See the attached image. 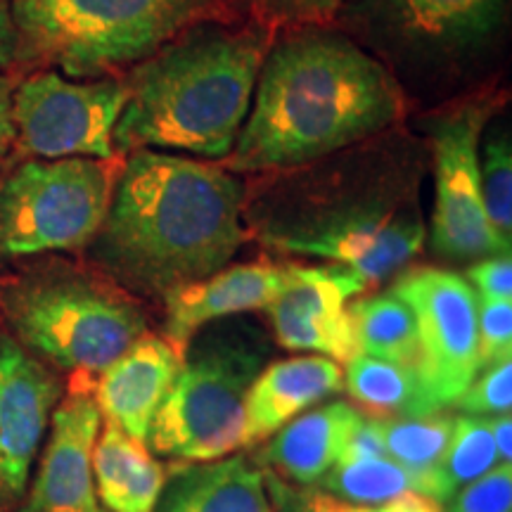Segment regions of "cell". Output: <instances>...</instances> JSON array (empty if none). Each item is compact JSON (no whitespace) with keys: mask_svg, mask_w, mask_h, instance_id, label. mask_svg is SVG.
<instances>
[{"mask_svg":"<svg viewBox=\"0 0 512 512\" xmlns=\"http://www.w3.org/2000/svg\"><path fill=\"white\" fill-rule=\"evenodd\" d=\"M247 185L223 164L157 150L119 166L91 261L133 297L162 299L226 268L247 242Z\"/></svg>","mask_w":512,"mask_h":512,"instance_id":"obj_3","label":"cell"},{"mask_svg":"<svg viewBox=\"0 0 512 512\" xmlns=\"http://www.w3.org/2000/svg\"><path fill=\"white\" fill-rule=\"evenodd\" d=\"M102 415L86 392H72L50 415L38 475L19 512H102L93 479V446Z\"/></svg>","mask_w":512,"mask_h":512,"instance_id":"obj_15","label":"cell"},{"mask_svg":"<svg viewBox=\"0 0 512 512\" xmlns=\"http://www.w3.org/2000/svg\"><path fill=\"white\" fill-rule=\"evenodd\" d=\"M93 479L98 498L112 512H155L166 482L164 467L145 444L112 422L95 439Z\"/></svg>","mask_w":512,"mask_h":512,"instance_id":"obj_21","label":"cell"},{"mask_svg":"<svg viewBox=\"0 0 512 512\" xmlns=\"http://www.w3.org/2000/svg\"><path fill=\"white\" fill-rule=\"evenodd\" d=\"M344 373L325 356H299L280 361L256 375L245 396L242 446L273 437L313 403L342 392Z\"/></svg>","mask_w":512,"mask_h":512,"instance_id":"obj_18","label":"cell"},{"mask_svg":"<svg viewBox=\"0 0 512 512\" xmlns=\"http://www.w3.org/2000/svg\"><path fill=\"white\" fill-rule=\"evenodd\" d=\"M482 370L512 358V302H477Z\"/></svg>","mask_w":512,"mask_h":512,"instance_id":"obj_32","label":"cell"},{"mask_svg":"<svg viewBox=\"0 0 512 512\" xmlns=\"http://www.w3.org/2000/svg\"><path fill=\"white\" fill-rule=\"evenodd\" d=\"M266 356V337L238 316L197 330L152 420V451L185 463H211L238 451L245 396Z\"/></svg>","mask_w":512,"mask_h":512,"instance_id":"obj_7","label":"cell"},{"mask_svg":"<svg viewBox=\"0 0 512 512\" xmlns=\"http://www.w3.org/2000/svg\"><path fill=\"white\" fill-rule=\"evenodd\" d=\"M320 486L332 496L349 503L377 505L406 494H420L434 501H448L439 472H415L392 458L339 460L320 479Z\"/></svg>","mask_w":512,"mask_h":512,"instance_id":"obj_22","label":"cell"},{"mask_svg":"<svg viewBox=\"0 0 512 512\" xmlns=\"http://www.w3.org/2000/svg\"><path fill=\"white\" fill-rule=\"evenodd\" d=\"M361 415L344 401L304 413L275 432V439L259 453V460L285 482L316 484L339 463Z\"/></svg>","mask_w":512,"mask_h":512,"instance_id":"obj_19","label":"cell"},{"mask_svg":"<svg viewBox=\"0 0 512 512\" xmlns=\"http://www.w3.org/2000/svg\"><path fill=\"white\" fill-rule=\"evenodd\" d=\"M335 24L422 110L486 91L508 55L512 0H344Z\"/></svg>","mask_w":512,"mask_h":512,"instance_id":"obj_5","label":"cell"},{"mask_svg":"<svg viewBox=\"0 0 512 512\" xmlns=\"http://www.w3.org/2000/svg\"><path fill=\"white\" fill-rule=\"evenodd\" d=\"M366 287L347 266H285L283 290L264 309L280 347L349 363L358 354L349 302Z\"/></svg>","mask_w":512,"mask_h":512,"instance_id":"obj_13","label":"cell"},{"mask_svg":"<svg viewBox=\"0 0 512 512\" xmlns=\"http://www.w3.org/2000/svg\"><path fill=\"white\" fill-rule=\"evenodd\" d=\"M124 102L121 76L76 81L43 69L12 93L15 145L36 159H114L112 131Z\"/></svg>","mask_w":512,"mask_h":512,"instance_id":"obj_11","label":"cell"},{"mask_svg":"<svg viewBox=\"0 0 512 512\" xmlns=\"http://www.w3.org/2000/svg\"><path fill=\"white\" fill-rule=\"evenodd\" d=\"M344 0H249L256 19L268 27H297V24H335Z\"/></svg>","mask_w":512,"mask_h":512,"instance_id":"obj_31","label":"cell"},{"mask_svg":"<svg viewBox=\"0 0 512 512\" xmlns=\"http://www.w3.org/2000/svg\"><path fill=\"white\" fill-rule=\"evenodd\" d=\"M17 62V29L12 0H0V74Z\"/></svg>","mask_w":512,"mask_h":512,"instance_id":"obj_36","label":"cell"},{"mask_svg":"<svg viewBox=\"0 0 512 512\" xmlns=\"http://www.w3.org/2000/svg\"><path fill=\"white\" fill-rule=\"evenodd\" d=\"M394 292L411 306L418 323V373L427 413L456 403L482 373L477 335V297L463 275L444 268H413Z\"/></svg>","mask_w":512,"mask_h":512,"instance_id":"obj_12","label":"cell"},{"mask_svg":"<svg viewBox=\"0 0 512 512\" xmlns=\"http://www.w3.org/2000/svg\"><path fill=\"white\" fill-rule=\"evenodd\" d=\"M285 285V266L271 261L226 266L209 278L183 285L164 297V339L183 356L185 347L214 320L264 311Z\"/></svg>","mask_w":512,"mask_h":512,"instance_id":"obj_16","label":"cell"},{"mask_svg":"<svg viewBox=\"0 0 512 512\" xmlns=\"http://www.w3.org/2000/svg\"><path fill=\"white\" fill-rule=\"evenodd\" d=\"M486 427H489L491 439H494L498 460L501 463H512V415H491V418H486Z\"/></svg>","mask_w":512,"mask_h":512,"instance_id":"obj_37","label":"cell"},{"mask_svg":"<svg viewBox=\"0 0 512 512\" xmlns=\"http://www.w3.org/2000/svg\"><path fill=\"white\" fill-rule=\"evenodd\" d=\"M460 411L470 415L510 413L512 408V358L489 366L472 380L465 394L456 401Z\"/></svg>","mask_w":512,"mask_h":512,"instance_id":"obj_30","label":"cell"},{"mask_svg":"<svg viewBox=\"0 0 512 512\" xmlns=\"http://www.w3.org/2000/svg\"><path fill=\"white\" fill-rule=\"evenodd\" d=\"M363 458H389L387 446H384L382 420H373L361 415L358 425L351 432V437L344 446V453L339 460H363Z\"/></svg>","mask_w":512,"mask_h":512,"instance_id":"obj_34","label":"cell"},{"mask_svg":"<svg viewBox=\"0 0 512 512\" xmlns=\"http://www.w3.org/2000/svg\"><path fill=\"white\" fill-rule=\"evenodd\" d=\"M387 456L415 472H437L453 434L448 415H420V418L382 420Z\"/></svg>","mask_w":512,"mask_h":512,"instance_id":"obj_26","label":"cell"},{"mask_svg":"<svg viewBox=\"0 0 512 512\" xmlns=\"http://www.w3.org/2000/svg\"><path fill=\"white\" fill-rule=\"evenodd\" d=\"M183 356L164 337L145 332L100 373L95 406L107 422L145 444L152 420L174 384Z\"/></svg>","mask_w":512,"mask_h":512,"instance_id":"obj_17","label":"cell"},{"mask_svg":"<svg viewBox=\"0 0 512 512\" xmlns=\"http://www.w3.org/2000/svg\"><path fill=\"white\" fill-rule=\"evenodd\" d=\"M503 107L498 91H479L425 110L411 126L430 145L434 209L432 252L448 261L510 254V242L491 228L479 176V143L489 119Z\"/></svg>","mask_w":512,"mask_h":512,"instance_id":"obj_10","label":"cell"},{"mask_svg":"<svg viewBox=\"0 0 512 512\" xmlns=\"http://www.w3.org/2000/svg\"><path fill=\"white\" fill-rule=\"evenodd\" d=\"M358 354L415 368L420 356V337L415 316L403 299L392 292L361 297L349 304Z\"/></svg>","mask_w":512,"mask_h":512,"instance_id":"obj_23","label":"cell"},{"mask_svg":"<svg viewBox=\"0 0 512 512\" xmlns=\"http://www.w3.org/2000/svg\"><path fill=\"white\" fill-rule=\"evenodd\" d=\"M479 176L486 216L496 235L512 245V131L503 107L489 119L479 143Z\"/></svg>","mask_w":512,"mask_h":512,"instance_id":"obj_25","label":"cell"},{"mask_svg":"<svg viewBox=\"0 0 512 512\" xmlns=\"http://www.w3.org/2000/svg\"><path fill=\"white\" fill-rule=\"evenodd\" d=\"M0 311L22 347L81 373H102L147 332L133 294L64 264L8 280L0 287Z\"/></svg>","mask_w":512,"mask_h":512,"instance_id":"obj_8","label":"cell"},{"mask_svg":"<svg viewBox=\"0 0 512 512\" xmlns=\"http://www.w3.org/2000/svg\"><path fill=\"white\" fill-rule=\"evenodd\" d=\"M448 512H510L512 508V465L498 463L482 477L460 486L451 496Z\"/></svg>","mask_w":512,"mask_h":512,"instance_id":"obj_29","label":"cell"},{"mask_svg":"<svg viewBox=\"0 0 512 512\" xmlns=\"http://www.w3.org/2000/svg\"><path fill=\"white\" fill-rule=\"evenodd\" d=\"M408 107L384 64L337 24L280 27L221 164L238 176L297 169L403 124Z\"/></svg>","mask_w":512,"mask_h":512,"instance_id":"obj_2","label":"cell"},{"mask_svg":"<svg viewBox=\"0 0 512 512\" xmlns=\"http://www.w3.org/2000/svg\"><path fill=\"white\" fill-rule=\"evenodd\" d=\"M477 302H512V259L494 254L472 261L465 275Z\"/></svg>","mask_w":512,"mask_h":512,"instance_id":"obj_33","label":"cell"},{"mask_svg":"<svg viewBox=\"0 0 512 512\" xmlns=\"http://www.w3.org/2000/svg\"><path fill=\"white\" fill-rule=\"evenodd\" d=\"M155 512H268L264 472L245 458H221L176 470Z\"/></svg>","mask_w":512,"mask_h":512,"instance_id":"obj_20","label":"cell"},{"mask_svg":"<svg viewBox=\"0 0 512 512\" xmlns=\"http://www.w3.org/2000/svg\"><path fill=\"white\" fill-rule=\"evenodd\" d=\"M498 460L494 439L484 418H458L453 420V434L439 463V479L446 498L456 494L460 486L486 475Z\"/></svg>","mask_w":512,"mask_h":512,"instance_id":"obj_28","label":"cell"},{"mask_svg":"<svg viewBox=\"0 0 512 512\" xmlns=\"http://www.w3.org/2000/svg\"><path fill=\"white\" fill-rule=\"evenodd\" d=\"M60 384L17 339L0 335V505L19 501Z\"/></svg>","mask_w":512,"mask_h":512,"instance_id":"obj_14","label":"cell"},{"mask_svg":"<svg viewBox=\"0 0 512 512\" xmlns=\"http://www.w3.org/2000/svg\"><path fill=\"white\" fill-rule=\"evenodd\" d=\"M273 31L256 17H209L121 74L126 102L112 131L114 150H157L204 162L230 157Z\"/></svg>","mask_w":512,"mask_h":512,"instance_id":"obj_4","label":"cell"},{"mask_svg":"<svg viewBox=\"0 0 512 512\" xmlns=\"http://www.w3.org/2000/svg\"><path fill=\"white\" fill-rule=\"evenodd\" d=\"M344 387L373 418H420L427 413L415 368L356 354L347 363Z\"/></svg>","mask_w":512,"mask_h":512,"instance_id":"obj_24","label":"cell"},{"mask_svg":"<svg viewBox=\"0 0 512 512\" xmlns=\"http://www.w3.org/2000/svg\"><path fill=\"white\" fill-rule=\"evenodd\" d=\"M226 0H12L17 60L67 79L121 76L190 24L226 17Z\"/></svg>","mask_w":512,"mask_h":512,"instance_id":"obj_6","label":"cell"},{"mask_svg":"<svg viewBox=\"0 0 512 512\" xmlns=\"http://www.w3.org/2000/svg\"><path fill=\"white\" fill-rule=\"evenodd\" d=\"M112 159H36L0 174V261L88 247L105 221Z\"/></svg>","mask_w":512,"mask_h":512,"instance_id":"obj_9","label":"cell"},{"mask_svg":"<svg viewBox=\"0 0 512 512\" xmlns=\"http://www.w3.org/2000/svg\"><path fill=\"white\" fill-rule=\"evenodd\" d=\"M15 76L0 74V162L10 155L15 145V121H12V93H15Z\"/></svg>","mask_w":512,"mask_h":512,"instance_id":"obj_35","label":"cell"},{"mask_svg":"<svg viewBox=\"0 0 512 512\" xmlns=\"http://www.w3.org/2000/svg\"><path fill=\"white\" fill-rule=\"evenodd\" d=\"M427 171L430 145L399 124L318 162L264 174L245 200V226L268 247L347 266L366 285L384 283L425 247Z\"/></svg>","mask_w":512,"mask_h":512,"instance_id":"obj_1","label":"cell"},{"mask_svg":"<svg viewBox=\"0 0 512 512\" xmlns=\"http://www.w3.org/2000/svg\"><path fill=\"white\" fill-rule=\"evenodd\" d=\"M268 512H444L441 503L420 494H406L387 503L361 505L328 494L325 489L294 486L273 472H264Z\"/></svg>","mask_w":512,"mask_h":512,"instance_id":"obj_27","label":"cell"}]
</instances>
